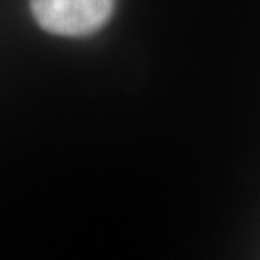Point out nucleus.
Instances as JSON below:
<instances>
[{
    "label": "nucleus",
    "instance_id": "1",
    "mask_svg": "<svg viewBox=\"0 0 260 260\" xmlns=\"http://www.w3.org/2000/svg\"><path fill=\"white\" fill-rule=\"evenodd\" d=\"M114 4L116 0H31V12L52 35L87 37L108 23Z\"/></svg>",
    "mask_w": 260,
    "mask_h": 260
}]
</instances>
